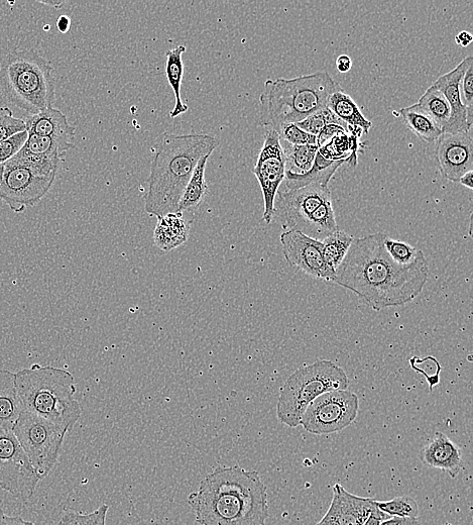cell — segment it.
I'll return each mask as SVG.
<instances>
[{
	"instance_id": "obj_41",
	"label": "cell",
	"mask_w": 473,
	"mask_h": 525,
	"mask_svg": "<svg viewBox=\"0 0 473 525\" xmlns=\"http://www.w3.org/2000/svg\"><path fill=\"white\" fill-rule=\"evenodd\" d=\"M0 525H35L33 522L23 519L21 516H10L0 509Z\"/></svg>"
},
{
	"instance_id": "obj_14",
	"label": "cell",
	"mask_w": 473,
	"mask_h": 525,
	"mask_svg": "<svg viewBox=\"0 0 473 525\" xmlns=\"http://www.w3.org/2000/svg\"><path fill=\"white\" fill-rule=\"evenodd\" d=\"M275 203L278 215L290 230L298 231L303 223L326 201L331 199L328 186L310 185L278 193Z\"/></svg>"
},
{
	"instance_id": "obj_30",
	"label": "cell",
	"mask_w": 473,
	"mask_h": 525,
	"mask_svg": "<svg viewBox=\"0 0 473 525\" xmlns=\"http://www.w3.org/2000/svg\"><path fill=\"white\" fill-rule=\"evenodd\" d=\"M353 240L352 236L338 230L322 241L323 257L331 269L335 271L339 267Z\"/></svg>"
},
{
	"instance_id": "obj_32",
	"label": "cell",
	"mask_w": 473,
	"mask_h": 525,
	"mask_svg": "<svg viewBox=\"0 0 473 525\" xmlns=\"http://www.w3.org/2000/svg\"><path fill=\"white\" fill-rule=\"evenodd\" d=\"M381 511L390 517L417 518L419 506L415 499L409 496H399L389 501H378Z\"/></svg>"
},
{
	"instance_id": "obj_16",
	"label": "cell",
	"mask_w": 473,
	"mask_h": 525,
	"mask_svg": "<svg viewBox=\"0 0 473 525\" xmlns=\"http://www.w3.org/2000/svg\"><path fill=\"white\" fill-rule=\"evenodd\" d=\"M473 64L471 56L462 60L452 71L440 76L432 86L446 98L451 109V116L442 134L469 133L472 129L467 124V109L461 100L460 83L469 65Z\"/></svg>"
},
{
	"instance_id": "obj_12",
	"label": "cell",
	"mask_w": 473,
	"mask_h": 525,
	"mask_svg": "<svg viewBox=\"0 0 473 525\" xmlns=\"http://www.w3.org/2000/svg\"><path fill=\"white\" fill-rule=\"evenodd\" d=\"M253 173L257 177L264 197L263 219L271 224L276 216L275 203L281 184L285 180L286 160L279 135L269 129Z\"/></svg>"
},
{
	"instance_id": "obj_40",
	"label": "cell",
	"mask_w": 473,
	"mask_h": 525,
	"mask_svg": "<svg viewBox=\"0 0 473 525\" xmlns=\"http://www.w3.org/2000/svg\"><path fill=\"white\" fill-rule=\"evenodd\" d=\"M348 135V132L340 126L328 125L317 137V146L321 148L328 144L334 137Z\"/></svg>"
},
{
	"instance_id": "obj_38",
	"label": "cell",
	"mask_w": 473,
	"mask_h": 525,
	"mask_svg": "<svg viewBox=\"0 0 473 525\" xmlns=\"http://www.w3.org/2000/svg\"><path fill=\"white\" fill-rule=\"evenodd\" d=\"M29 138V133L27 131L18 134L9 140L0 143V165H3L14 157L23 149Z\"/></svg>"
},
{
	"instance_id": "obj_9",
	"label": "cell",
	"mask_w": 473,
	"mask_h": 525,
	"mask_svg": "<svg viewBox=\"0 0 473 525\" xmlns=\"http://www.w3.org/2000/svg\"><path fill=\"white\" fill-rule=\"evenodd\" d=\"M360 399L349 390H334L316 398L307 408L301 426L310 434L327 436L348 428L358 417Z\"/></svg>"
},
{
	"instance_id": "obj_47",
	"label": "cell",
	"mask_w": 473,
	"mask_h": 525,
	"mask_svg": "<svg viewBox=\"0 0 473 525\" xmlns=\"http://www.w3.org/2000/svg\"><path fill=\"white\" fill-rule=\"evenodd\" d=\"M316 525H339L334 519L328 516H324L320 522Z\"/></svg>"
},
{
	"instance_id": "obj_27",
	"label": "cell",
	"mask_w": 473,
	"mask_h": 525,
	"mask_svg": "<svg viewBox=\"0 0 473 525\" xmlns=\"http://www.w3.org/2000/svg\"><path fill=\"white\" fill-rule=\"evenodd\" d=\"M400 114L407 128L422 141L433 143L442 135V130L419 108L417 103L402 109Z\"/></svg>"
},
{
	"instance_id": "obj_6",
	"label": "cell",
	"mask_w": 473,
	"mask_h": 525,
	"mask_svg": "<svg viewBox=\"0 0 473 525\" xmlns=\"http://www.w3.org/2000/svg\"><path fill=\"white\" fill-rule=\"evenodd\" d=\"M54 67L33 50L15 51L0 61V87L19 109L37 115L52 108L56 95Z\"/></svg>"
},
{
	"instance_id": "obj_25",
	"label": "cell",
	"mask_w": 473,
	"mask_h": 525,
	"mask_svg": "<svg viewBox=\"0 0 473 525\" xmlns=\"http://www.w3.org/2000/svg\"><path fill=\"white\" fill-rule=\"evenodd\" d=\"M298 231L320 242L338 231L332 200L318 207Z\"/></svg>"
},
{
	"instance_id": "obj_10",
	"label": "cell",
	"mask_w": 473,
	"mask_h": 525,
	"mask_svg": "<svg viewBox=\"0 0 473 525\" xmlns=\"http://www.w3.org/2000/svg\"><path fill=\"white\" fill-rule=\"evenodd\" d=\"M57 174L44 175L13 158L0 165V199L16 214L38 204L51 190Z\"/></svg>"
},
{
	"instance_id": "obj_21",
	"label": "cell",
	"mask_w": 473,
	"mask_h": 525,
	"mask_svg": "<svg viewBox=\"0 0 473 525\" xmlns=\"http://www.w3.org/2000/svg\"><path fill=\"white\" fill-rule=\"evenodd\" d=\"M190 224L183 214H169L158 219L154 231L155 245L164 252H169L184 245L189 239Z\"/></svg>"
},
{
	"instance_id": "obj_42",
	"label": "cell",
	"mask_w": 473,
	"mask_h": 525,
	"mask_svg": "<svg viewBox=\"0 0 473 525\" xmlns=\"http://www.w3.org/2000/svg\"><path fill=\"white\" fill-rule=\"evenodd\" d=\"M381 525H420L418 518L390 517Z\"/></svg>"
},
{
	"instance_id": "obj_18",
	"label": "cell",
	"mask_w": 473,
	"mask_h": 525,
	"mask_svg": "<svg viewBox=\"0 0 473 525\" xmlns=\"http://www.w3.org/2000/svg\"><path fill=\"white\" fill-rule=\"evenodd\" d=\"M420 458L426 466L442 470L449 474L451 478H456L461 470V450L444 434H437L423 448Z\"/></svg>"
},
{
	"instance_id": "obj_17",
	"label": "cell",
	"mask_w": 473,
	"mask_h": 525,
	"mask_svg": "<svg viewBox=\"0 0 473 525\" xmlns=\"http://www.w3.org/2000/svg\"><path fill=\"white\" fill-rule=\"evenodd\" d=\"M378 507V501L349 493L340 484L333 487V498L325 514L339 525H364Z\"/></svg>"
},
{
	"instance_id": "obj_22",
	"label": "cell",
	"mask_w": 473,
	"mask_h": 525,
	"mask_svg": "<svg viewBox=\"0 0 473 525\" xmlns=\"http://www.w3.org/2000/svg\"><path fill=\"white\" fill-rule=\"evenodd\" d=\"M346 160L332 161L318 151L312 168L305 174L297 175L286 171L285 190H296L310 185L328 186L331 178Z\"/></svg>"
},
{
	"instance_id": "obj_46",
	"label": "cell",
	"mask_w": 473,
	"mask_h": 525,
	"mask_svg": "<svg viewBox=\"0 0 473 525\" xmlns=\"http://www.w3.org/2000/svg\"><path fill=\"white\" fill-rule=\"evenodd\" d=\"M460 184H462L463 186L469 188V189H472L473 188V184H472V171L466 173L465 175H463L459 181H458Z\"/></svg>"
},
{
	"instance_id": "obj_28",
	"label": "cell",
	"mask_w": 473,
	"mask_h": 525,
	"mask_svg": "<svg viewBox=\"0 0 473 525\" xmlns=\"http://www.w3.org/2000/svg\"><path fill=\"white\" fill-rule=\"evenodd\" d=\"M417 104L437 127L443 131L451 116V109L444 95L431 85L420 97Z\"/></svg>"
},
{
	"instance_id": "obj_23",
	"label": "cell",
	"mask_w": 473,
	"mask_h": 525,
	"mask_svg": "<svg viewBox=\"0 0 473 525\" xmlns=\"http://www.w3.org/2000/svg\"><path fill=\"white\" fill-rule=\"evenodd\" d=\"M327 108L347 127L359 128L365 135H368L373 127L372 122L362 114L356 101L343 89L330 95Z\"/></svg>"
},
{
	"instance_id": "obj_31",
	"label": "cell",
	"mask_w": 473,
	"mask_h": 525,
	"mask_svg": "<svg viewBox=\"0 0 473 525\" xmlns=\"http://www.w3.org/2000/svg\"><path fill=\"white\" fill-rule=\"evenodd\" d=\"M307 134L318 137L328 125H337L348 132V127L341 122L327 107L296 124Z\"/></svg>"
},
{
	"instance_id": "obj_5",
	"label": "cell",
	"mask_w": 473,
	"mask_h": 525,
	"mask_svg": "<svg viewBox=\"0 0 473 525\" xmlns=\"http://www.w3.org/2000/svg\"><path fill=\"white\" fill-rule=\"evenodd\" d=\"M16 386L24 411L67 431L81 417L82 407L75 398V379L66 370L34 364L16 374Z\"/></svg>"
},
{
	"instance_id": "obj_3",
	"label": "cell",
	"mask_w": 473,
	"mask_h": 525,
	"mask_svg": "<svg viewBox=\"0 0 473 525\" xmlns=\"http://www.w3.org/2000/svg\"><path fill=\"white\" fill-rule=\"evenodd\" d=\"M217 146V139L207 134L161 135L153 149L146 213L157 219L179 213L180 199L198 162Z\"/></svg>"
},
{
	"instance_id": "obj_35",
	"label": "cell",
	"mask_w": 473,
	"mask_h": 525,
	"mask_svg": "<svg viewBox=\"0 0 473 525\" xmlns=\"http://www.w3.org/2000/svg\"><path fill=\"white\" fill-rule=\"evenodd\" d=\"M109 506L102 504L99 508L88 514L67 512L59 525H106V515Z\"/></svg>"
},
{
	"instance_id": "obj_15",
	"label": "cell",
	"mask_w": 473,
	"mask_h": 525,
	"mask_svg": "<svg viewBox=\"0 0 473 525\" xmlns=\"http://www.w3.org/2000/svg\"><path fill=\"white\" fill-rule=\"evenodd\" d=\"M435 159L446 180L458 182L473 170V138L469 133L442 134L436 141Z\"/></svg>"
},
{
	"instance_id": "obj_44",
	"label": "cell",
	"mask_w": 473,
	"mask_h": 525,
	"mask_svg": "<svg viewBox=\"0 0 473 525\" xmlns=\"http://www.w3.org/2000/svg\"><path fill=\"white\" fill-rule=\"evenodd\" d=\"M472 40L473 38L468 32H461L455 38L456 44L460 45L461 47L469 46L472 43Z\"/></svg>"
},
{
	"instance_id": "obj_11",
	"label": "cell",
	"mask_w": 473,
	"mask_h": 525,
	"mask_svg": "<svg viewBox=\"0 0 473 525\" xmlns=\"http://www.w3.org/2000/svg\"><path fill=\"white\" fill-rule=\"evenodd\" d=\"M40 481L13 431L0 430V488L26 501Z\"/></svg>"
},
{
	"instance_id": "obj_2",
	"label": "cell",
	"mask_w": 473,
	"mask_h": 525,
	"mask_svg": "<svg viewBox=\"0 0 473 525\" xmlns=\"http://www.w3.org/2000/svg\"><path fill=\"white\" fill-rule=\"evenodd\" d=\"M188 504L200 525H266L267 486L258 471L221 467L208 474Z\"/></svg>"
},
{
	"instance_id": "obj_39",
	"label": "cell",
	"mask_w": 473,
	"mask_h": 525,
	"mask_svg": "<svg viewBox=\"0 0 473 525\" xmlns=\"http://www.w3.org/2000/svg\"><path fill=\"white\" fill-rule=\"evenodd\" d=\"M461 100L466 109H473V64L469 65L460 83Z\"/></svg>"
},
{
	"instance_id": "obj_4",
	"label": "cell",
	"mask_w": 473,
	"mask_h": 525,
	"mask_svg": "<svg viewBox=\"0 0 473 525\" xmlns=\"http://www.w3.org/2000/svg\"><path fill=\"white\" fill-rule=\"evenodd\" d=\"M340 89L327 72L267 80L260 97L261 125L277 131L283 125L298 124L326 108L330 95Z\"/></svg>"
},
{
	"instance_id": "obj_45",
	"label": "cell",
	"mask_w": 473,
	"mask_h": 525,
	"mask_svg": "<svg viewBox=\"0 0 473 525\" xmlns=\"http://www.w3.org/2000/svg\"><path fill=\"white\" fill-rule=\"evenodd\" d=\"M70 26H71V21L67 16H62L59 18L57 22V27L61 33L63 34L67 33L70 30Z\"/></svg>"
},
{
	"instance_id": "obj_29",
	"label": "cell",
	"mask_w": 473,
	"mask_h": 525,
	"mask_svg": "<svg viewBox=\"0 0 473 525\" xmlns=\"http://www.w3.org/2000/svg\"><path fill=\"white\" fill-rule=\"evenodd\" d=\"M281 145L285 154L287 172L302 175L312 168L319 151L317 145L292 146L283 142Z\"/></svg>"
},
{
	"instance_id": "obj_7",
	"label": "cell",
	"mask_w": 473,
	"mask_h": 525,
	"mask_svg": "<svg viewBox=\"0 0 473 525\" xmlns=\"http://www.w3.org/2000/svg\"><path fill=\"white\" fill-rule=\"evenodd\" d=\"M349 379L332 361L319 360L295 371L281 388L277 404L280 422L292 429L301 426L309 405L324 393L346 390Z\"/></svg>"
},
{
	"instance_id": "obj_19",
	"label": "cell",
	"mask_w": 473,
	"mask_h": 525,
	"mask_svg": "<svg viewBox=\"0 0 473 525\" xmlns=\"http://www.w3.org/2000/svg\"><path fill=\"white\" fill-rule=\"evenodd\" d=\"M27 132L30 135L48 137L73 143L76 129L71 126L67 117L53 107L37 115H31L26 120Z\"/></svg>"
},
{
	"instance_id": "obj_26",
	"label": "cell",
	"mask_w": 473,
	"mask_h": 525,
	"mask_svg": "<svg viewBox=\"0 0 473 525\" xmlns=\"http://www.w3.org/2000/svg\"><path fill=\"white\" fill-rule=\"evenodd\" d=\"M211 155H206L197 164L179 202V213L190 212L198 208L208 194L205 179L207 162Z\"/></svg>"
},
{
	"instance_id": "obj_8",
	"label": "cell",
	"mask_w": 473,
	"mask_h": 525,
	"mask_svg": "<svg viewBox=\"0 0 473 525\" xmlns=\"http://www.w3.org/2000/svg\"><path fill=\"white\" fill-rule=\"evenodd\" d=\"M13 433L40 480L47 478L59 459L68 431L38 415L23 411Z\"/></svg>"
},
{
	"instance_id": "obj_43",
	"label": "cell",
	"mask_w": 473,
	"mask_h": 525,
	"mask_svg": "<svg viewBox=\"0 0 473 525\" xmlns=\"http://www.w3.org/2000/svg\"><path fill=\"white\" fill-rule=\"evenodd\" d=\"M336 67L340 73H347L352 67V61L347 55H340L336 60Z\"/></svg>"
},
{
	"instance_id": "obj_34",
	"label": "cell",
	"mask_w": 473,
	"mask_h": 525,
	"mask_svg": "<svg viewBox=\"0 0 473 525\" xmlns=\"http://www.w3.org/2000/svg\"><path fill=\"white\" fill-rule=\"evenodd\" d=\"M25 131V120L16 118L9 107H0V143Z\"/></svg>"
},
{
	"instance_id": "obj_33",
	"label": "cell",
	"mask_w": 473,
	"mask_h": 525,
	"mask_svg": "<svg viewBox=\"0 0 473 525\" xmlns=\"http://www.w3.org/2000/svg\"><path fill=\"white\" fill-rule=\"evenodd\" d=\"M385 248L391 258L401 265H410L424 255L421 250L408 243L393 240L389 237L385 240Z\"/></svg>"
},
{
	"instance_id": "obj_36",
	"label": "cell",
	"mask_w": 473,
	"mask_h": 525,
	"mask_svg": "<svg viewBox=\"0 0 473 525\" xmlns=\"http://www.w3.org/2000/svg\"><path fill=\"white\" fill-rule=\"evenodd\" d=\"M410 365L427 379L431 391L439 384L441 366L434 357L429 356L424 359L414 357L410 360Z\"/></svg>"
},
{
	"instance_id": "obj_1",
	"label": "cell",
	"mask_w": 473,
	"mask_h": 525,
	"mask_svg": "<svg viewBox=\"0 0 473 525\" xmlns=\"http://www.w3.org/2000/svg\"><path fill=\"white\" fill-rule=\"evenodd\" d=\"M387 237L373 234L354 239L332 280L377 311L412 302L429 278L425 255L410 265L398 264L385 248Z\"/></svg>"
},
{
	"instance_id": "obj_13",
	"label": "cell",
	"mask_w": 473,
	"mask_h": 525,
	"mask_svg": "<svg viewBox=\"0 0 473 525\" xmlns=\"http://www.w3.org/2000/svg\"><path fill=\"white\" fill-rule=\"evenodd\" d=\"M280 240L285 259L292 268L313 278L332 282L335 271L324 260L322 242L295 230L284 232Z\"/></svg>"
},
{
	"instance_id": "obj_48",
	"label": "cell",
	"mask_w": 473,
	"mask_h": 525,
	"mask_svg": "<svg viewBox=\"0 0 473 525\" xmlns=\"http://www.w3.org/2000/svg\"><path fill=\"white\" fill-rule=\"evenodd\" d=\"M40 3L45 6H50L58 10L61 9L65 5L64 2H40Z\"/></svg>"
},
{
	"instance_id": "obj_20",
	"label": "cell",
	"mask_w": 473,
	"mask_h": 525,
	"mask_svg": "<svg viewBox=\"0 0 473 525\" xmlns=\"http://www.w3.org/2000/svg\"><path fill=\"white\" fill-rule=\"evenodd\" d=\"M23 411L16 386V374L0 370V430L13 431Z\"/></svg>"
},
{
	"instance_id": "obj_37",
	"label": "cell",
	"mask_w": 473,
	"mask_h": 525,
	"mask_svg": "<svg viewBox=\"0 0 473 525\" xmlns=\"http://www.w3.org/2000/svg\"><path fill=\"white\" fill-rule=\"evenodd\" d=\"M281 142L292 146L317 145V137L302 131L296 124H286L275 131Z\"/></svg>"
},
{
	"instance_id": "obj_24",
	"label": "cell",
	"mask_w": 473,
	"mask_h": 525,
	"mask_svg": "<svg viewBox=\"0 0 473 525\" xmlns=\"http://www.w3.org/2000/svg\"><path fill=\"white\" fill-rule=\"evenodd\" d=\"M186 52L185 46H178L167 52L166 72L167 78L171 88L173 89L176 104L174 110L170 113V117L175 119L188 112L189 108L183 102L181 96V86L184 76L183 54Z\"/></svg>"
}]
</instances>
